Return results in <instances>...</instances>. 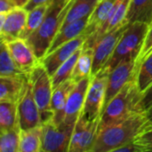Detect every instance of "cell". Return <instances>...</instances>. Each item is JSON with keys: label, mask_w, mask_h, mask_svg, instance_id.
Listing matches in <instances>:
<instances>
[{"label": "cell", "mask_w": 152, "mask_h": 152, "mask_svg": "<svg viewBox=\"0 0 152 152\" xmlns=\"http://www.w3.org/2000/svg\"><path fill=\"white\" fill-rule=\"evenodd\" d=\"M150 124L146 112H135L125 120L100 129L93 152L115 151L132 142Z\"/></svg>", "instance_id": "6da1fadb"}, {"label": "cell", "mask_w": 152, "mask_h": 152, "mask_svg": "<svg viewBox=\"0 0 152 152\" xmlns=\"http://www.w3.org/2000/svg\"><path fill=\"white\" fill-rule=\"evenodd\" d=\"M72 2L53 0L41 25L25 39L39 61L46 55L52 42L62 28Z\"/></svg>", "instance_id": "7a4b0ae2"}, {"label": "cell", "mask_w": 152, "mask_h": 152, "mask_svg": "<svg viewBox=\"0 0 152 152\" xmlns=\"http://www.w3.org/2000/svg\"><path fill=\"white\" fill-rule=\"evenodd\" d=\"M142 93L136 83V77L130 80L111 99L103 109L99 125V130L119 123L135 112H142L139 109Z\"/></svg>", "instance_id": "3957f363"}, {"label": "cell", "mask_w": 152, "mask_h": 152, "mask_svg": "<svg viewBox=\"0 0 152 152\" xmlns=\"http://www.w3.org/2000/svg\"><path fill=\"white\" fill-rule=\"evenodd\" d=\"M149 29L150 26L146 23H130L124 31L110 59L99 73L109 75L123 61L137 60Z\"/></svg>", "instance_id": "277c9868"}, {"label": "cell", "mask_w": 152, "mask_h": 152, "mask_svg": "<svg viewBox=\"0 0 152 152\" xmlns=\"http://www.w3.org/2000/svg\"><path fill=\"white\" fill-rule=\"evenodd\" d=\"M28 81L32 86V92L40 112L42 124L53 119L51 110V100L53 95V84L51 76L44 65L39 62L28 75Z\"/></svg>", "instance_id": "5b68a950"}, {"label": "cell", "mask_w": 152, "mask_h": 152, "mask_svg": "<svg viewBox=\"0 0 152 152\" xmlns=\"http://www.w3.org/2000/svg\"><path fill=\"white\" fill-rule=\"evenodd\" d=\"M75 126L55 125L53 120L42 124V152H69Z\"/></svg>", "instance_id": "8992f818"}, {"label": "cell", "mask_w": 152, "mask_h": 152, "mask_svg": "<svg viewBox=\"0 0 152 152\" xmlns=\"http://www.w3.org/2000/svg\"><path fill=\"white\" fill-rule=\"evenodd\" d=\"M108 77L109 75L102 73H98L92 77L80 117L85 118L88 121L101 117L105 101Z\"/></svg>", "instance_id": "52a82bcc"}, {"label": "cell", "mask_w": 152, "mask_h": 152, "mask_svg": "<svg viewBox=\"0 0 152 152\" xmlns=\"http://www.w3.org/2000/svg\"><path fill=\"white\" fill-rule=\"evenodd\" d=\"M101 117L91 121L80 117L75 125L69 152H93L95 144Z\"/></svg>", "instance_id": "ba28073f"}, {"label": "cell", "mask_w": 152, "mask_h": 152, "mask_svg": "<svg viewBox=\"0 0 152 152\" xmlns=\"http://www.w3.org/2000/svg\"><path fill=\"white\" fill-rule=\"evenodd\" d=\"M128 25L129 23L126 20L117 28L102 37L94 45L91 77H94L98 74L107 64Z\"/></svg>", "instance_id": "9c48e42d"}, {"label": "cell", "mask_w": 152, "mask_h": 152, "mask_svg": "<svg viewBox=\"0 0 152 152\" xmlns=\"http://www.w3.org/2000/svg\"><path fill=\"white\" fill-rule=\"evenodd\" d=\"M136 61L137 60L123 61L109 74L103 109L126 86V83L136 77Z\"/></svg>", "instance_id": "30bf717a"}, {"label": "cell", "mask_w": 152, "mask_h": 152, "mask_svg": "<svg viewBox=\"0 0 152 152\" xmlns=\"http://www.w3.org/2000/svg\"><path fill=\"white\" fill-rule=\"evenodd\" d=\"M130 1L131 0H118L105 21L94 33L87 37L84 44V46L94 48L102 37H103L105 35L111 32L118 26H120L123 22H125Z\"/></svg>", "instance_id": "8fae6325"}, {"label": "cell", "mask_w": 152, "mask_h": 152, "mask_svg": "<svg viewBox=\"0 0 152 152\" xmlns=\"http://www.w3.org/2000/svg\"><path fill=\"white\" fill-rule=\"evenodd\" d=\"M92 77H86L76 84L70 93L66 108L63 124L67 126H75L82 114L86 94L91 83Z\"/></svg>", "instance_id": "7c38bea8"}, {"label": "cell", "mask_w": 152, "mask_h": 152, "mask_svg": "<svg viewBox=\"0 0 152 152\" xmlns=\"http://www.w3.org/2000/svg\"><path fill=\"white\" fill-rule=\"evenodd\" d=\"M86 38L87 37L84 33L71 41L61 45L51 53L46 54L40 62L44 65L48 74L52 77L62 63H64L77 50L83 47Z\"/></svg>", "instance_id": "4fadbf2b"}, {"label": "cell", "mask_w": 152, "mask_h": 152, "mask_svg": "<svg viewBox=\"0 0 152 152\" xmlns=\"http://www.w3.org/2000/svg\"><path fill=\"white\" fill-rule=\"evenodd\" d=\"M18 114L20 130H26L42 125L40 112L35 101L32 86L29 81L23 97L18 103Z\"/></svg>", "instance_id": "5bb4252c"}, {"label": "cell", "mask_w": 152, "mask_h": 152, "mask_svg": "<svg viewBox=\"0 0 152 152\" xmlns=\"http://www.w3.org/2000/svg\"><path fill=\"white\" fill-rule=\"evenodd\" d=\"M28 11L24 7H16L5 14L4 24L0 27L1 41L5 43L21 38L26 27Z\"/></svg>", "instance_id": "9a60e30c"}, {"label": "cell", "mask_w": 152, "mask_h": 152, "mask_svg": "<svg viewBox=\"0 0 152 152\" xmlns=\"http://www.w3.org/2000/svg\"><path fill=\"white\" fill-rule=\"evenodd\" d=\"M17 66L27 75L40 62L26 40L19 38L6 43Z\"/></svg>", "instance_id": "2e32d148"}, {"label": "cell", "mask_w": 152, "mask_h": 152, "mask_svg": "<svg viewBox=\"0 0 152 152\" xmlns=\"http://www.w3.org/2000/svg\"><path fill=\"white\" fill-rule=\"evenodd\" d=\"M28 84V76L0 77V102L19 103Z\"/></svg>", "instance_id": "e0dca14e"}, {"label": "cell", "mask_w": 152, "mask_h": 152, "mask_svg": "<svg viewBox=\"0 0 152 152\" xmlns=\"http://www.w3.org/2000/svg\"><path fill=\"white\" fill-rule=\"evenodd\" d=\"M76 82L72 79H68L61 84L53 92L51 100V110L53 112V122L61 126L63 124L65 117V108L70 93L76 86Z\"/></svg>", "instance_id": "ac0fdd59"}, {"label": "cell", "mask_w": 152, "mask_h": 152, "mask_svg": "<svg viewBox=\"0 0 152 152\" xmlns=\"http://www.w3.org/2000/svg\"><path fill=\"white\" fill-rule=\"evenodd\" d=\"M89 17L90 16H87L83 19L75 20V21L62 27L61 28V30L58 32V34L56 35V37H54L53 41L52 42L46 54L51 53L52 52H53L55 49H57L61 45H62L71 41L72 39L79 37L80 35L84 34L85 29L86 28V26L88 23Z\"/></svg>", "instance_id": "d6986e66"}, {"label": "cell", "mask_w": 152, "mask_h": 152, "mask_svg": "<svg viewBox=\"0 0 152 152\" xmlns=\"http://www.w3.org/2000/svg\"><path fill=\"white\" fill-rule=\"evenodd\" d=\"M126 20L129 24L142 22L152 26V0H131Z\"/></svg>", "instance_id": "ffe728a7"}, {"label": "cell", "mask_w": 152, "mask_h": 152, "mask_svg": "<svg viewBox=\"0 0 152 152\" xmlns=\"http://www.w3.org/2000/svg\"><path fill=\"white\" fill-rule=\"evenodd\" d=\"M117 1L118 0H100L97 6L90 15L86 28L85 29L84 33L87 37L102 25Z\"/></svg>", "instance_id": "44dd1931"}, {"label": "cell", "mask_w": 152, "mask_h": 152, "mask_svg": "<svg viewBox=\"0 0 152 152\" xmlns=\"http://www.w3.org/2000/svg\"><path fill=\"white\" fill-rule=\"evenodd\" d=\"M42 125L20 130L19 152H42Z\"/></svg>", "instance_id": "7402d4cb"}, {"label": "cell", "mask_w": 152, "mask_h": 152, "mask_svg": "<svg viewBox=\"0 0 152 152\" xmlns=\"http://www.w3.org/2000/svg\"><path fill=\"white\" fill-rule=\"evenodd\" d=\"M93 58H94V48L85 47L83 45L82 52L77 61L70 79H72L76 83H78L80 80L91 77Z\"/></svg>", "instance_id": "603a6c76"}, {"label": "cell", "mask_w": 152, "mask_h": 152, "mask_svg": "<svg viewBox=\"0 0 152 152\" xmlns=\"http://www.w3.org/2000/svg\"><path fill=\"white\" fill-rule=\"evenodd\" d=\"M99 2L100 0H73L62 27L75 20L90 16Z\"/></svg>", "instance_id": "cb8c5ba5"}, {"label": "cell", "mask_w": 152, "mask_h": 152, "mask_svg": "<svg viewBox=\"0 0 152 152\" xmlns=\"http://www.w3.org/2000/svg\"><path fill=\"white\" fill-rule=\"evenodd\" d=\"M28 76L25 74L13 61L8 45L1 41L0 45V77H17Z\"/></svg>", "instance_id": "d4e9b609"}, {"label": "cell", "mask_w": 152, "mask_h": 152, "mask_svg": "<svg viewBox=\"0 0 152 152\" xmlns=\"http://www.w3.org/2000/svg\"><path fill=\"white\" fill-rule=\"evenodd\" d=\"M17 126H20L18 103L0 102V131L10 130Z\"/></svg>", "instance_id": "484cf974"}, {"label": "cell", "mask_w": 152, "mask_h": 152, "mask_svg": "<svg viewBox=\"0 0 152 152\" xmlns=\"http://www.w3.org/2000/svg\"><path fill=\"white\" fill-rule=\"evenodd\" d=\"M82 49H83V47L77 50L64 63H62L59 67V69L56 70V72L51 77L53 90L55 88H57L64 81H66L71 77L75 65H76L77 61V59H78V57L82 52Z\"/></svg>", "instance_id": "4316f807"}, {"label": "cell", "mask_w": 152, "mask_h": 152, "mask_svg": "<svg viewBox=\"0 0 152 152\" xmlns=\"http://www.w3.org/2000/svg\"><path fill=\"white\" fill-rule=\"evenodd\" d=\"M50 5V3L40 4L34 9L28 12V18H27V23L25 29L23 31V34L21 36V39H27L42 23L48 7Z\"/></svg>", "instance_id": "83f0119b"}, {"label": "cell", "mask_w": 152, "mask_h": 152, "mask_svg": "<svg viewBox=\"0 0 152 152\" xmlns=\"http://www.w3.org/2000/svg\"><path fill=\"white\" fill-rule=\"evenodd\" d=\"M20 134V126H17L10 130H1L0 151L19 152Z\"/></svg>", "instance_id": "f1b7e54d"}, {"label": "cell", "mask_w": 152, "mask_h": 152, "mask_svg": "<svg viewBox=\"0 0 152 152\" xmlns=\"http://www.w3.org/2000/svg\"><path fill=\"white\" fill-rule=\"evenodd\" d=\"M136 83L141 93L152 84V55L148 56L137 68Z\"/></svg>", "instance_id": "f546056e"}, {"label": "cell", "mask_w": 152, "mask_h": 152, "mask_svg": "<svg viewBox=\"0 0 152 152\" xmlns=\"http://www.w3.org/2000/svg\"><path fill=\"white\" fill-rule=\"evenodd\" d=\"M142 152L152 151V125L149 124L134 141Z\"/></svg>", "instance_id": "4dcf8cb0"}, {"label": "cell", "mask_w": 152, "mask_h": 152, "mask_svg": "<svg viewBox=\"0 0 152 152\" xmlns=\"http://www.w3.org/2000/svg\"><path fill=\"white\" fill-rule=\"evenodd\" d=\"M152 52V26L150 27V29L146 35V37H145V40H144V43L142 45V51H141V53L137 59V61H136V69L141 65V63L151 54V53Z\"/></svg>", "instance_id": "1f68e13d"}, {"label": "cell", "mask_w": 152, "mask_h": 152, "mask_svg": "<svg viewBox=\"0 0 152 152\" xmlns=\"http://www.w3.org/2000/svg\"><path fill=\"white\" fill-rule=\"evenodd\" d=\"M152 107V84L142 93L141 100L139 102V109L142 112H146Z\"/></svg>", "instance_id": "d6a6232c"}, {"label": "cell", "mask_w": 152, "mask_h": 152, "mask_svg": "<svg viewBox=\"0 0 152 152\" xmlns=\"http://www.w3.org/2000/svg\"><path fill=\"white\" fill-rule=\"evenodd\" d=\"M16 7L18 6L12 0H0V13L6 14Z\"/></svg>", "instance_id": "836d02e7"}, {"label": "cell", "mask_w": 152, "mask_h": 152, "mask_svg": "<svg viewBox=\"0 0 152 152\" xmlns=\"http://www.w3.org/2000/svg\"><path fill=\"white\" fill-rule=\"evenodd\" d=\"M115 151L117 152H142V149L134 142H129V143H126L121 147H119L118 149H117Z\"/></svg>", "instance_id": "e575fe53"}, {"label": "cell", "mask_w": 152, "mask_h": 152, "mask_svg": "<svg viewBox=\"0 0 152 152\" xmlns=\"http://www.w3.org/2000/svg\"><path fill=\"white\" fill-rule=\"evenodd\" d=\"M53 0H29L27 4L24 6V8L28 12L32 9H34L35 7L40 5V4H46V3H51Z\"/></svg>", "instance_id": "d590c367"}, {"label": "cell", "mask_w": 152, "mask_h": 152, "mask_svg": "<svg viewBox=\"0 0 152 152\" xmlns=\"http://www.w3.org/2000/svg\"><path fill=\"white\" fill-rule=\"evenodd\" d=\"M12 1L17 4V6H19V7H24L29 0H12Z\"/></svg>", "instance_id": "8d00e7d4"}, {"label": "cell", "mask_w": 152, "mask_h": 152, "mask_svg": "<svg viewBox=\"0 0 152 152\" xmlns=\"http://www.w3.org/2000/svg\"><path fill=\"white\" fill-rule=\"evenodd\" d=\"M147 115H148V118H149L152 117V107L147 111Z\"/></svg>", "instance_id": "74e56055"}, {"label": "cell", "mask_w": 152, "mask_h": 152, "mask_svg": "<svg viewBox=\"0 0 152 152\" xmlns=\"http://www.w3.org/2000/svg\"><path fill=\"white\" fill-rule=\"evenodd\" d=\"M149 120H150V124H151V125H152V117L149 118Z\"/></svg>", "instance_id": "f35d334b"}, {"label": "cell", "mask_w": 152, "mask_h": 152, "mask_svg": "<svg viewBox=\"0 0 152 152\" xmlns=\"http://www.w3.org/2000/svg\"><path fill=\"white\" fill-rule=\"evenodd\" d=\"M61 1H66L67 2V1H69V0H61Z\"/></svg>", "instance_id": "ab89813d"}, {"label": "cell", "mask_w": 152, "mask_h": 152, "mask_svg": "<svg viewBox=\"0 0 152 152\" xmlns=\"http://www.w3.org/2000/svg\"><path fill=\"white\" fill-rule=\"evenodd\" d=\"M150 55H152V52H151V54H150ZM150 55H149V56H150Z\"/></svg>", "instance_id": "60d3db41"}]
</instances>
